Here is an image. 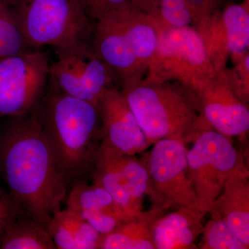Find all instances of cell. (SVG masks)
Returning a JSON list of instances; mask_svg holds the SVG:
<instances>
[{"label": "cell", "instance_id": "6da1fadb", "mask_svg": "<svg viewBox=\"0 0 249 249\" xmlns=\"http://www.w3.org/2000/svg\"><path fill=\"white\" fill-rule=\"evenodd\" d=\"M0 179L18 208L47 228L70 187L34 111L0 120Z\"/></svg>", "mask_w": 249, "mask_h": 249}, {"label": "cell", "instance_id": "7a4b0ae2", "mask_svg": "<svg viewBox=\"0 0 249 249\" xmlns=\"http://www.w3.org/2000/svg\"><path fill=\"white\" fill-rule=\"evenodd\" d=\"M34 111L70 188L92 175L102 142L97 106L67 95L48 81Z\"/></svg>", "mask_w": 249, "mask_h": 249}, {"label": "cell", "instance_id": "3957f363", "mask_svg": "<svg viewBox=\"0 0 249 249\" xmlns=\"http://www.w3.org/2000/svg\"><path fill=\"white\" fill-rule=\"evenodd\" d=\"M93 28L91 45L123 87L147 73L165 24L160 15L129 6L105 15Z\"/></svg>", "mask_w": 249, "mask_h": 249}, {"label": "cell", "instance_id": "277c9868", "mask_svg": "<svg viewBox=\"0 0 249 249\" xmlns=\"http://www.w3.org/2000/svg\"><path fill=\"white\" fill-rule=\"evenodd\" d=\"M121 92L150 145L165 139L188 143L208 124L193 95L168 83L139 80Z\"/></svg>", "mask_w": 249, "mask_h": 249}, {"label": "cell", "instance_id": "5b68a950", "mask_svg": "<svg viewBox=\"0 0 249 249\" xmlns=\"http://www.w3.org/2000/svg\"><path fill=\"white\" fill-rule=\"evenodd\" d=\"M33 50L91 40L93 27L80 0H8Z\"/></svg>", "mask_w": 249, "mask_h": 249}, {"label": "cell", "instance_id": "8992f818", "mask_svg": "<svg viewBox=\"0 0 249 249\" xmlns=\"http://www.w3.org/2000/svg\"><path fill=\"white\" fill-rule=\"evenodd\" d=\"M218 71L200 31L191 26L175 27L165 24L146 79L160 83L177 80L194 95Z\"/></svg>", "mask_w": 249, "mask_h": 249}, {"label": "cell", "instance_id": "52a82bcc", "mask_svg": "<svg viewBox=\"0 0 249 249\" xmlns=\"http://www.w3.org/2000/svg\"><path fill=\"white\" fill-rule=\"evenodd\" d=\"M187 151L188 172L199 209L209 213L226 183L244 164L229 137L209 125L201 129Z\"/></svg>", "mask_w": 249, "mask_h": 249}, {"label": "cell", "instance_id": "ba28073f", "mask_svg": "<svg viewBox=\"0 0 249 249\" xmlns=\"http://www.w3.org/2000/svg\"><path fill=\"white\" fill-rule=\"evenodd\" d=\"M57 60L49 67V82L73 97L96 105L115 77L88 41L54 48Z\"/></svg>", "mask_w": 249, "mask_h": 249}, {"label": "cell", "instance_id": "9c48e42d", "mask_svg": "<svg viewBox=\"0 0 249 249\" xmlns=\"http://www.w3.org/2000/svg\"><path fill=\"white\" fill-rule=\"evenodd\" d=\"M49 67L39 51L0 57V120L35 110L47 89Z\"/></svg>", "mask_w": 249, "mask_h": 249}, {"label": "cell", "instance_id": "30bf717a", "mask_svg": "<svg viewBox=\"0 0 249 249\" xmlns=\"http://www.w3.org/2000/svg\"><path fill=\"white\" fill-rule=\"evenodd\" d=\"M92 178L93 182L102 186L130 218L142 213L145 196L152 199L150 175L143 158L121 153L102 142Z\"/></svg>", "mask_w": 249, "mask_h": 249}, {"label": "cell", "instance_id": "8fae6325", "mask_svg": "<svg viewBox=\"0 0 249 249\" xmlns=\"http://www.w3.org/2000/svg\"><path fill=\"white\" fill-rule=\"evenodd\" d=\"M150 175L154 205L199 209L189 172L186 144L175 139H161L143 157Z\"/></svg>", "mask_w": 249, "mask_h": 249}, {"label": "cell", "instance_id": "7c38bea8", "mask_svg": "<svg viewBox=\"0 0 249 249\" xmlns=\"http://www.w3.org/2000/svg\"><path fill=\"white\" fill-rule=\"evenodd\" d=\"M193 96L201 117L219 133L241 137L249 132V108L221 70Z\"/></svg>", "mask_w": 249, "mask_h": 249}, {"label": "cell", "instance_id": "4fadbf2b", "mask_svg": "<svg viewBox=\"0 0 249 249\" xmlns=\"http://www.w3.org/2000/svg\"><path fill=\"white\" fill-rule=\"evenodd\" d=\"M102 142L116 151L137 155L150 147L137 119L121 91L111 88L97 103Z\"/></svg>", "mask_w": 249, "mask_h": 249}, {"label": "cell", "instance_id": "5bb4252c", "mask_svg": "<svg viewBox=\"0 0 249 249\" xmlns=\"http://www.w3.org/2000/svg\"><path fill=\"white\" fill-rule=\"evenodd\" d=\"M67 209L83 218L101 235H106L128 217L102 186L85 181L73 183L67 196Z\"/></svg>", "mask_w": 249, "mask_h": 249}, {"label": "cell", "instance_id": "9a60e30c", "mask_svg": "<svg viewBox=\"0 0 249 249\" xmlns=\"http://www.w3.org/2000/svg\"><path fill=\"white\" fill-rule=\"evenodd\" d=\"M249 173L245 165L232 174L209 213L224 221L249 247Z\"/></svg>", "mask_w": 249, "mask_h": 249}, {"label": "cell", "instance_id": "2e32d148", "mask_svg": "<svg viewBox=\"0 0 249 249\" xmlns=\"http://www.w3.org/2000/svg\"><path fill=\"white\" fill-rule=\"evenodd\" d=\"M207 213L179 207L160 216L152 229L155 249H197L196 242L201 235Z\"/></svg>", "mask_w": 249, "mask_h": 249}, {"label": "cell", "instance_id": "e0dca14e", "mask_svg": "<svg viewBox=\"0 0 249 249\" xmlns=\"http://www.w3.org/2000/svg\"><path fill=\"white\" fill-rule=\"evenodd\" d=\"M47 229L56 249H100L103 235L67 208L54 214Z\"/></svg>", "mask_w": 249, "mask_h": 249}, {"label": "cell", "instance_id": "ac0fdd59", "mask_svg": "<svg viewBox=\"0 0 249 249\" xmlns=\"http://www.w3.org/2000/svg\"><path fill=\"white\" fill-rule=\"evenodd\" d=\"M165 209L154 205L147 211L126 221L103 235L100 249H155L152 229Z\"/></svg>", "mask_w": 249, "mask_h": 249}, {"label": "cell", "instance_id": "d6986e66", "mask_svg": "<svg viewBox=\"0 0 249 249\" xmlns=\"http://www.w3.org/2000/svg\"><path fill=\"white\" fill-rule=\"evenodd\" d=\"M214 27L219 44L226 54L236 60L247 53L249 47V13L243 5L234 4L226 9L222 22Z\"/></svg>", "mask_w": 249, "mask_h": 249}, {"label": "cell", "instance_id": "ffe728a7", "mask_svg": "<svg viewBox=\"0 0 249 249\" xmlns=\"http://www.w3.org/2000/svg\"><path fill=\"white\" fill-rule=\"evenodd\" d=\"M0 249H56L47 228L21 212L5 231Z\"/></svg>", "mask_w": 249, "mask_h": 249}, {"label": "cell", "instance_id": "44dd1931", "mask_svg": "<svg viewBox=\"0 0 249 249\" xmlns=\"http://www.w3.org/2000/svg\"><path fill=\"white\" fill-rule=\"evenodd\" d=\"M8 0H0V57L31 52Z\"/></svg>", "mask_w": 249, "mask_h": 249}, {"label": "cell", "instance_id": "7402d4cb", "mask_svg": "<svg viewBox=\"0 0 249 249\" xmlns=\"http://www.w3.org/2000/svg\"><path fill=\"white\" fill-rule=\"evenodd\" d=\"M201 249H248L222 219L211 217L201 232Z\"/></svg>", "mask_w": 249, "mask_h": 249}, {"label": "cell", "instance_id": "603a6c76", "mask_svg": "<svg viewBox=\"0 0 249 249\" xmlns=\"http://www.w3.org/2000/svg\"><path fill=\"white\" fill-rule=\"evenodd\" d=\"M159 14L161 20L170 27L190 26L193 21L186 0H160Z\"/></svg>", "mask_w": 249, "mask_h": 249}, {"label": "cell", "instance_id": "cb8c5ba5", "mask_svg": "<svg viewBox=\"0 0 249 249\" xmlns=\"http://www.w3.org/2000/svg\"><path fill=\"white\" fill-rule=\"evenodd\" d=\"M21 212L0 179V242L6 229Z\"/></svg>", "mask_w": 249, "mask_h": 249}, {"label": "cell", "instance_id": "d4e9b609", "mask_svg": "<svg viewBox=\"0 0 249 249\" xmlns=\"http://www.w3.org/2000/svg\"><path fill=\"white\" fill-rule=\"evenodd\" d=\"M89 17L97 19L116 10L124 9L129 5V0H80Z\"/></svg>", "mask_w": 249, "mask_h": 249}, {"label": "cell", "instance_id": "484cf974", "mask_svg": "<svg viewBox=\"0 0 249 249\" xmlns=\"http://www.w3.org/2000/svg\"><path fill=\"white\" fill-rule=\"evenodd\" d=\"M157 0H129L134 9L147 14L160 15L157 13Z\"/></svg>", "mask_w": 249, "mask_h": 249}, {"label": "cell", "instance_id": "4316f807", "mask_svg": "<svg viewBox=\"0 0 249 249\" xmlns=\"http://www.w3.org/2000/svg\"><path fill=\"white\" fill-rule=\"evenodd\" d=\"M248 1H249V0H248Z\"/></svg>", "mask_w": 249, "mask_h": 249}]
</instances>
